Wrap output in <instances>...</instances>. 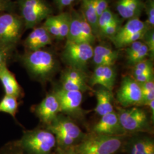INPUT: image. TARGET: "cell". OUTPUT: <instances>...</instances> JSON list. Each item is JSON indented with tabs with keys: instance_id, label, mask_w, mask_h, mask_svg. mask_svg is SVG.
Segmentation results:
<instances>
[{
	"instance_id": "ee69618b",
	"label": "cell",
	"mask_w": 154,
	"mask_h": 154,
	"mask_svg": "<svg viewBox=\"0 0 154 154\" xmlns=\"http://www.w3.org/2000/svg\"><path fill=\"white\" fill-rule=\"evenodd\" d=\"M5 1H6V2H7V1H10V0H5Z\"/></svg>"
},
{
	"instance_id": "603a6c76",
	"label": "cell",
	"mask_w": 154,
	"mask_h": 154,
	"mask_svg": "<svg viewBox=\"0 0 154 154\" xmlns=\"http://www.w3.org/2000/svg\"><path fill=\"white\" fill-rule=\"evenodd\" d=\"M56 24L59 30L60 40L67 38L70 23V13H62L58 15L54 16Z\"/></svg>"
},
{
	"instance_id": "ab89813d",
	"label": "cell",
	"mask_w": 154,
	"mask_h": 154,
	"mask_svg": "<svg viewBox=\"0 0 154 154\" xmlns=\"http://www.w3.org/2000/svg\"><path fill=\"white\" fill-rule=\"evenodd\" d=\"M55 5L60 10H62L63 8L70 5L75 0H54Z\"/></svg>"
},
{
	"instance_id": "2e32d148",
	"label": "cell",
	"mask_w": 154,
	"mask_h": 154,
	"mask_svg": "<svg viewBox=\"0 0 154 154\" xmlns=\"http://www.w3.org/2000/svg\"><path fill=\"white\" fill-rule=\"evenodd\" d=\"M149 29H151V28L147 22H143L139 20V18H132L128 20L125 25L121 26L116 35L110 39L116 46L127 37L131 36L136 33L146 31Z\"/></svg>"
},
{
	"instance_id": "ac0fdd59",
	"label": "cell",
	"mask_w": 154,
	"mask_h": 154,
	"mask_svg": "<svg viewBox=\"0 0 154 154\" xmlns=\"http://www.w3.org/2000/svg\"><path fill=\"white\" fill-rule=\"evenodd\" d=\"M0 82L3 86L5 95L13 96L18 99L22 97V88L17 81L15 75L8 69L7 65L0 69Z\"/></svg>"
},
{
	"instance_id": "5b68a950",
	"label": "cell",
	"mask_w": 154,
	"mask_h": 154,
	"mask_svg": "<svg viewBox=\"0 0 154 154\" xmlns=\"http://www.w3.org/2000/svg\"><path fill=\"white\" fill-rule=\"evenodd\" d=\"M19 9L25 28H34L51 16L53 10L45 0H20Z\"/></svg>"
},
{
	"instance_id": "4316f807",
	"label": "cell",
	"mask_w": 154,
	"mask_h": 154,
	"mask_svg": "<svg viewBox=\"0 0 154 154\" xmlns=\"http://www.w3.org/2000/svg\"><path fill=\"white\" fill-rule=\"evenodd\" d=\"M81 12V21L82 26V41L83 43H88L92 45L95 42V36L94 35L92 29L86 19Z\"/></svg>"
},
{
	"instance_id": "e0dca14e",
	"label": "cell",
	"mask_w": 154,
	"mask_h": 154,
	"mask_svg": "<svg viewBox=\"0 0 154 154\" xmlns=\"http://www.w3.org/2000/svg\"><path fill=\"white\" fill-rule=\"evenodd\" d=\"M143 0H117L116 9L123 19L137 18L144 10Z\"/></svg>"
},
{
	"instance_id": "7a4b0ae2",
	"label": "cell",
	"mask_w": 154,
	"mask_h": 154,
	"mask_svg": "<svg viewBox=\"0 0 154 154\" xmlns=\"http://www.w3.org/2000/svg\"><path fill=\"white\" fill-rule=\"evenodd\" d=\"M123 137L93 132L86 135L73 148L78 154H116L123 147Z\"/></svg>"
},
{
	"instance_id": "d4e9b609",
	"label": "cell",
	"mask_w": 154,
	"mask_h": 154,
	"mask_svg": "<svg viewBox=\"0 0 154 154\" xmlns=\"http://www.w3.org/2000/svg\"><path fill=\"white\" fill-rule=\"evenodd\" d=\"M86 75L84 71L69 67L62 73L61 80L86 82Z\"/></svg>"
},
{
	"instance_id": "3957f363",
	"label": "cell",
	"mask_w": 154,
	"mask_h": 154,
	"mask_svg": "<svg viewBox=\"0 0 154 154\" xmlns=\"http://www.w3.org/2000/svg\"><path fill=\"white\" fill-rule=\"evenodd\" d=\"M47 129L54 135L58 149H62L74 147L86 135L69 118L61 115L57 116Z\"/></svg>"
},
{
	"instance_id": "d6a6232c",
	"label": "cell",
	"mask_w": 154,
	"mask_h": 154,
	"mask_svg": "<svg viewBox=\"0 0 154 154\" xmlns=\"http://www.w3.org/2000/svg\"><path fill=\"white\" fill-rule=\"evenodd\" d=\"M43 26L53 38L60 40L59 30L56 24L54 16H50L48 17L45 20Z\"/></svg>"
},
{
	"instance_id": "8992f818",
	"label": "cell",
	"mask_w": 154,
	"mask_h": 154,
	"mask_svg": "<svg viewBox=\"0 0 154 154\" xmlns=\"http://www.w3.org/2000/svg\"><path fill=\"white\" fill-rule=\"evenodd\" d=\"M122 126L126 132H149L151 130L146 112L137 106L118 108L116 112Z\"/></svg>"
},
{
	"instance_id": "8d00e7d4",
	"label": "cell",
	"mask_w": 154,
	"mask_h": 154,
	"mask_svg": "<svg viewBox=\"0 0 154 154\" xmlns=\"http://www.w3.org/2000/svg\"><path fill=\"white\" fill-rule=\"evenodd\" d=\"M0 154H26L20 146L17 144L16 142L10 143L5 146L0 151Z\"/></svg>"
},
{
	"instance_id": "f6af8a7d",
	"label": "cell",
	"mask_w": 154,
	"mask_h": 154,
	"mask_svg": "<svg viewBox=\"0 0 154 154\" xmlns=\"http://www.w3.org/2000/svg\"><path fill=\"white\" fill-rule=\"evenodd\" d=\"M82 1H83V0H82Z\"/></svg>"
},
{
	"instance_id": "9c48e42d",
	"label": "cell",
	"mask_w": 154,
	"mask_h": 154,
	"mask_svg": "<svg viewBox=\"0 0 154 154\" xmlns=\"http://www.w3.org/2000/svg\"><path fill=\"white\" fill-rule=\"evenodd\" d=\"M116 98L125 108L142 105V93L140 84L132 77H123L117 91Z\"/></svg>"
},
{
	"instance_id": "1f68e13d",
	"label": "cell",
	"mask_w": 154,
	"mask_h": 154,
	"mask_svg": "<svg viewBox=\"0 0 154 154\" xmlns=\"http://www.w3.org/2000/svg\"><path fill=\"white\" fill-rule=\"evenodd\" d=\"M121 20L119 19L118 17L113 22H111L109 25L106 26L102 30H101L99 34L111 38L116 35V33L119 30V28H121Z\"/></svg>"
},
{
	"instance_id": "f1b7e54d",
	"label": "cell",
	"mask_w": 154,
	"mask_h": 154,
	"mask_svg": "<svg viewBox=\"0 0 154 154\" xmlns=\"http://www.w3.org/2000/svg\"><path fill=\"white\" fill-rule=\"evenodd\" d=\"M154 72L151 60L146 59L132 66V76L137 77L144 72Z\"/></svg>"
},
{
	"instance_id": "6da1fadb",
	"label": "cell",
	"mask_w": 154,
	"mask_h": 154,
	"mask_svg": "<svg viewBox=\"0 0 154 154\" xmlns=\"http://www.w3.org/2000/svg\"><path fill=\"white\" fill-rule=\"evenodd\" d=\"M21 61L32 77L41 82L49 80L58 69L55 55L43 49L26 51L21 56Z\"/></svg>"
},
{
	"instance_id": "60d3db41",
	"label": "cell",
	"mask_w": 154,
	"mask_h": 154,
	"mask_svg": "<svg viewBox=\"0 0 154 154\" xmlns=\"http://www.w3.org/2000/svg\"><path fill=\"white\" fill-rule=\"evenodd\" d=\"M58 151L60 154H78L73 147L64 149H58Z\"/></svg>"
},
{
	"instance_id": "d6986e66",
	"label": "cell",
	"mask_w": 154,
	"mask_h": 154,
	"mask_svg": "<svg viewBox=\"0 0 154 154\" xmlns=\"http://www.w3.org/2000/svg\"><path fill=\"white\" fill-rule=\"evenodd\" d=\"M97 105L94 111L102 116L114 111L113 107V94L106 88H99L95 91Z\"/></svg>"
},
{
	"instance_id": "b9f144b4",
	"label": "cell",
	"mask_w": 154,
	"mask_h": 154,
	"mask_svg": "<svg viewBox=\"0 0 154 154\" xmlns=\"http://www.w3.org/2000/svg\"><path fill=\"white\" fill-rule=\"evenodd\" d=\"M149 110H150V112H151V116H152V120H154V100H152L151 102H150L149 103Z\"/></svg>"
},
{
	"instance_id": "ba28073f",
	"label": "cell",
	"mask_w": 154,
	"mask_h": 154,
	"mask_svg": "<svg viewBox=\"0 0 154 154\" xmlns=\"http://www.w3.org/2000/svg\"><path fill=\"white\" fill-rule=\"evenodd\" d=\"M23 26L21 17L9 13L0 14V44L15 48Z\"/></svg>"
},
{
	"instance_id": "484cf974",
	"label": "cell",
	"mask_w": 154,
	"mask_h": 154,
	"mask_svg": "<svg viewBox=\"0 0 154 154\" xmlns=\"http://www.w3.org/2000/svg\"><path fill=\"white\" fill-rule=\"evenodd\" d=\"M142 93V105L147 106L149 103L154 100V80L140 84Z\"/></svg>"
},
{
	"instance_id": "5bb4252c",
	"label": "cell",
	"mask_w": 154,
	"mask_h": 154,
	"mask_svg": "<svg viewBox=\"0 0 154 154\" xmlns=\"http://www.w3.org/2000/svg\"><path fill=\"white\" fill-rule=\"evenodd\" d=\"M53 37L44 26L34 28L33 31L25 39L23 45L28 51L42 49L47 45H51Z\"/></svg>"
},
{
	"instance_id": "74e56055",
	"label": "cell",
	"mask_w": 154,
	"mask_h": 154,
	"mask_svg": "<svg viewBox=\"0 0 154 154\" xmlns=\"http://www.w3.org/2000/svg\"><path fill=\"white\" fill-rule=\"evenodd\" d=\"M143 44V42L142 40H139L137 41H135L130 45L127 47L126 50V58H128L131 57L132 55H134L138 50L140 48V47Z\"/></svg>"
},
{
	"instance_id": "d590c367",
	"label": "cell",
	"mask_w": 154,
	"mask_h": 154,
	"mask_svg": "<svg viewBox=\"0 0 154 154\" xmlns=\"http://www.w3.org/2000/svg\"><path fill=\"white\" fill-rule=\"evenodd\" d=\"M144 10L147 16V23L151 28L154 26V0H147L144 3Z\"/></svg>"
},
{
	"instance_id": "7402d4cb",
	"label": "cell",
	"mask_w": 154,
	"mask_h": 154,
	"mask_svg": "<svg viewBox=\"0 0 154 154\" xmlns=\"http://www.w3.org/2000/svg\"><path fill=\"white\" fill-rule=\"evenodd\" d=\"M19 103L18 98L14 97L5 95L0 100V112H5L15 118L18 112Z\"/></svg>"
},
{
	"instance_id": "7c38bea8",
	"label": "cell",
	"mask_w": 154,
	"mask_h": 154,
	"mask_svg": "<svg viewBox=\"0 0 154 154\" xmlns=\"http://www.w3.org/2000/svg\"><path fill=\"white\" fill-rule=\"evenodd\" d=\"M93 130L95 134L108 136L124 137L127 133L122 126L116 111L102 116Z\"/></svg>"
},
{
	"instance_id": "836d02e7",
	"label": "cell",
	"mask_w": 154,
	"mask_h": 154,
	"mask_svg": "<svg viewBox=\"0 0 154 154\" xmlns=\"http://www.w3.org/2000/svg\"><path fill=\"white\" fill-rule=\"evenodd\" d=\"M141 40L149 49L150 60H153L154 57V32L153 29L151 28L147 30L144 33Z\"/></svg>"
},
{
	"instance_id": "44dd1931",
	"label": "cell",
	"mask_w": 154,
	"mask_h": 154,
	"mask_svg": "<svg viewBox=\"0 0 154 154\" xmlns=\"http://www.w3.org/2000/svg\"><path fill=\"white\" fill-rule=\"evenodd\" d=\"M70 13V23L66 39L75 43H83L82 41V26L81 12L72 10Z\"/></svg>"
},
{
	"instance_id": "4dcf8cb0",
	"label": "cell",
	"mask_w": 154,
	"mask_h": 154,
	"mask_svg": "<svg viewBox=\"0 0 154 154\" xmlns=\"http://www.w3.org/2000/svg\"><path fill=\"white\" fill-rule=\"evenodd\" d=\"M118 17L109 9L104 11L98 18V29L99 33L101 30L118 18ZM98 33V34H99Z\"/></svg>"
},
{
	"instance_id": "ffe728a7",
	"label": "cell",
	"mask_w": 154,
	"mask_h": 154,
	"mask_svg": "<svg viewBox=\"0 0 154 154\" xmlns=\"http://www.w3.org/2000/svg\"><path fill=\"white\" fill-rule=\"evenodd\" d=\"M81 11L92 29L95 36L98 35V18L94 0H83Z\"/></svg>"
},
{
	"instance_id": "7bdbcfd3",
	"label": "cell",
	"mask_w": 154,
	"mask_h": 154,
	"mask_svg": "<svg viewBox=\"0 0 154 154\" xmlns=\"http://www.w3.org/2000/svg\"><path fill=\"white\" fill-rule=\"evenodd\" d=\"M6 3L7 2L5 0H0V12L5 9Z\"/></svg>"
},
{
	"instance_id": "cb8c5ba5",
	"label": "cell",
	"mask_w": 154,
	"mask_h": 154,
	"mask_svg": "<svg viewBox=\"0 0 154 154\" xmlns=\"http://www.w3.org/2000/svg\"><path fill=\"white\" fill-rule=\"evenodd\" d=\"M119 51L114 50L107 46L99 45L94 48L93 58H107L118 60Z\"/></svg>"
},
{
	"instance_id": "e575fe53",
	"label": "cell",
	"mask_w": 154,
	"mask_h": 154,
	"mask_svg": "<svg viewBox=\"0 0 154 154\" xmlns=\"http://www.w3.org/2000/svg\"><path fill=\"white\" fill-rule=\"evenodd\" d=\"M14 48L0 44V69L7 65L8 61L11 58Z\"/></svg>"
},
{
	"instance_id": "83f0119b",
	"label": "cell",
	"mask_w": 154,
	"mask_h": 154,
	"mask_svg": "<svg viewBox=\"0 0 154 154\" xmlns=\"http://www.w3.org/2000/svg\"><path fill=\"white\" fill-rule=\"evenodd\" d=\"M62 86L61 88L69 91H79L84 92L90 89L86 82L61 80Z\"/></svg>"
},
{
	"instance_id": "8fae6325",
	"label": "cell",
	"mask_w": 154,
	"mask_h": 154,
	"mask_svg": "<svg viewBox=\"0 0 154 154\" xmlns=\"http://www.w3.org/2000/svg\"><path fill=\"white\" fill-rule=\"evenodd\" d=\"M34 110L39 120L47 126H49L61 112L60 103L54 91L46 95Z\"/></svg>"
},
{
	"instance_id": "9a60e30c",
	"label": "cell",
	"mask_w": 154,
	"mask_h": 154,
	"mask_svg": "<svg viewBox=\"0 0 154 154\" xmlns=\"http://www.w3.org/2000/svg\"><path fill=\"white\" fill-rule=\"evenodd\" d=\"M128 154H154V141L148 136H134L124 146Z\"/></svg>"
},
{
	"instance_id": "30bf717a",
	"label": "cell",
	"mask_w": 154,
	"mask_h": 154,
	"mask_svg": "<svg viewBox=\"0 0 154 154\" xmlns=\"http://www.w3.org/2000/svg\"><path fill=\"white\" fill-rule=\"evenodd\" d=\"M60 106V112L73 117L78 116L82 111V92L65 90L62 88L54 91Z\"/></svg>"
},
{
	"instance_id": "4fadbf2b",
	"label": "cell",
	"mask_w": 154,
	"mask_h": 154,
	"mask_svg": "<svg viewBox=\"0 0 154 154\" xmlns=\"http://www.w3.org/2000/svg\"><path fill=\"white\" fill-rule=\"evenodd\" d=\"M116 74L113 66H96L90 78V83L92 86L100 85L112 91L116 83Z\"/></svg>"
},
{
	"instance_id": "277c9868",
	"label": "cell",
	"mask_w": 154,
	"mask_h": 154,
	"mask_svg": "<svg viewBox=\"0 0 154 154\" xmlns=\"http://www.w3.org/2000/svg\"><path fill=\"white\" fill-rule=\"evenodd\" d=\"M16 143L27 154H51L57 146L54 135L48 129L40 128L25 131Z\"/></svg>"
},
{
	"instance_id": "f546056e",
	"label": "cell",
	"mask_w": 154,
	"mask_h": 154,
	"mask_svg": "<svg viewBox=\"0 0 154 154\" xmlns=\"http://www.w3.org/2000/svg\"><path fill=\"white\" fill-rule=\"evenodd\" d=\"M148 56H149V49L143 42L140 48L134 55L127 59V63L130 66H133L139 62L146 60Z\"/></svg>"
},
{
	"instance_id": "f35d334b",
	"label": "cell",
	"mask_w": 154,
	"mask_h": 154,
	"mask_svg": "<svg viewBox=\"0 0 154 154\" xmlns=\"http://www.w3.org/2000/svg\"><path fill=\"white\" fill-rule=\"evenodd\" d=\"M94 6L98 17L109 8L107 0H94Z\"/></svg>"
},
{
	"instance_id": "52a82bcc",
	"label": "cell",
	"mask_w": 154,
	"mask_h": 154,
	"mask_svg": "<svg viewBox=\"0 0 154 154\" xmlns=\"http://www.w3.org/2000/svg\"><path fill=\"white\" fill-rule=\"evenodd\" d=\"M92 45L66 41L62 58L70 67L84 71L93 56Z\"/></svg>"
}]
</instances>
